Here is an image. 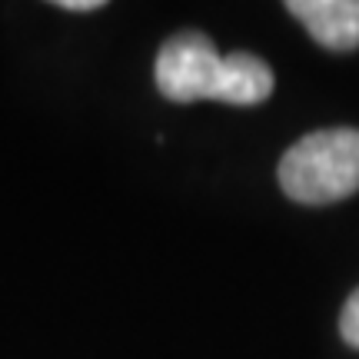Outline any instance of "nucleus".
<instances>
[{
    "instance_id": "20e7f679",
    "label": "nucleus",
    "mask_w": 359,
    "mask_h": 359,
    "mask_svg": "<svg viewBox=\"0 0 359 359\" xmlns=\"http://www.w3.org/2000/svg\"><path fill=\"white\" fill-rule=\"evenodd\" d=\"M273 70L263 57L246 50H233L223 57L217 83V100L230 107H257L273 93Z\"/></svg>"
},
{
    "instance_id": "7ed1b4c3",
    "label": "nucleus",
    "mask_w": 359,
    "mask_h": 359,
    "mask_svg": "<svg viewBox=\"0 0 359 359\" xmlns=\"http://www.w3.org/2000/svg\"><path fill=\"white\" fill-rule=\"evenodd\" d=\"M286 11L326 50H359V0H290Z\"/></svg>"
},
{
    "instance_id": "f257e3e1",
    "label": "nucleus",
    "mask_w": 359,
    "mask_h": 359,
    "mask_svg": "<svg viewBox=\"0 0 359 359\" xmlns=\"http://www.w3.org/2000/svg\"><path fill=\"white\" fill-rule=\"evenodd\" d=\"M283 193L306 206L339 203L359 190V130L330 127L296 140L280 160Z\"/></svg>"
},
{
    "instance_id": "f03ea898",
    "label": "nucleus",
    "mask_w": 359,
    "mask_h": 359,
    "mask_svg": "<svg viewBox=\"0 0 359 359\" xmlns=\"http://www.w3.org/2000/svg\"><path fill=\"white\" fill-rule=\"evenodd\" d=\"M219 67H223V53L217 50V43L200 30H183L163 40L156 53L154 80L170 103L217 100Z\"/></svg>"
},
{
    "instance_id": "39448f33",
    "label": "nucleus",
    "mask_w": 359,
    "mask_h": 359,
    "mask_svg": "<svg viewBox=\"0 0 359 359\" xmlns=\"http://www.w3.org/2000/svg\"><path fill=\"white\" fill-rule=\"evenodd\" d=\"M339 333L353 349H359V286L349 293V299L343 303V313H339Z\"/></svg>"
},
{
    "instance_id": "423d86ee",
    "label": "nucleus",
    "mask_w": 359,
    "mask_h": 359,
    "mask_svg": "<svg viewBox=\"0 0 359 359\" xmlns=\"http://www.w3.org/2000/svg\"><path fill=\"white\" fill-rule=\"evenodd\" d=\"M64 11H100L103 0H60Z\"/></svg>"
}]
</instances>
